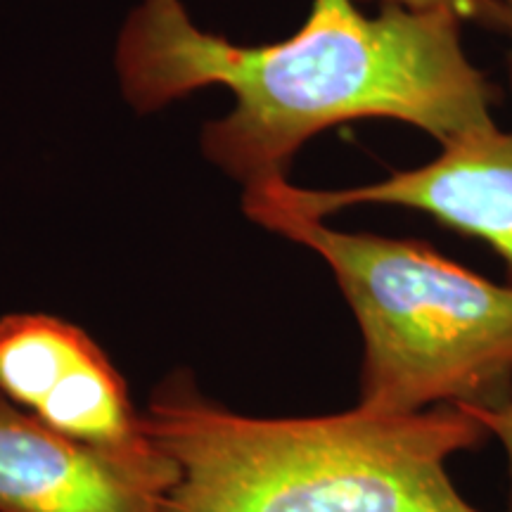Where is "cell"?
<instances>
[{
  "label": "cell",
  "instance_id": "1",
  "mask_svg": "<svg viewBox=\"0 0 512 512\" xmlns=\"http://www.w3.org/2000/svg\"><path fill=\"white\" fill-rule=\"evenodd\" d=\"M448 10L358 0H311L292 36L242 46L197 27L181 0H140L121 24L114 69L138 114L204 88L233 107L202 126L207 162L242 192L285 181L297 152L330 128L361 119L413 126L439 145L496 126V88Z\"/></svg>",
  "mask_w": 512,
  "mask_h": 512
},
{
  "label": "cell",
  "instance_id": "2",
  "mask_svg": "<svg viewBox=\"0 0 512 512\" xmlns=\"http://www.w3.org/2000/svg\"><path fill=\"white\" fill-rule=\"evenodd\" d=\"M143 430L174 470L159 512H482L448 463L489 432L458 406L254 418L176 370L147 401Z\"/></svg>",
  "mask_w": 512,
  "mask_h": 512
},
{
  "label": "cell",
  "instance_id": "3",
  "mask_svg": "<svg viewBox=\"0 0 512 512\" xmlns=\"http://www.w3.org/2000/svg\"><path fill=\"white\" fill-rule=\"evenodd\" d=\"M242 211L330 268L363 339L361 411H496L512 401L510 283L470 271L430 242L347 233L259 200H242Z\"/></svg>",
  "mask_w": 512,
  "mask_h": 512
},
{
  "label": "cell",
  "instance_id": "4",
  "mask_svg": "<svg viewBox=\"0 0 512 512\" xmlns=\"http://www.w3.org/2000/svg\"><path fill=\"white\" fill-rule=\"evenodd\" d=\"M0 394L62 437L171 482V463L147 439L126 380L79 325L50 313L0 318Z\"/></svg>",
  "mask_w": 512,
  "mask_h": 512
},
{
  "label": "cell",
  "instance_id": "5",
  "mask_svg": "<svg viewBox=\"0 0 512 512\" xmlns=\"http://www.w3.org/2000/svg\"><path fill=\"white\" fill-rule=\"evenodd\" d=\"M309 219L356 207H399L430 216L453 233L484 242L501 256L512 285V128L491 126L439 145L430 162L354 188H299L285 181L242 192Z\"/></svg>",
  "mask_w": 512,
  "mask_h": 512
},
{
  "label": "cell",
  "instance_id": "6",
  "mask_svg": "<svg viewBox=\"0 0 512 512\" xmlns=\"http://www.w3.org/2000/svg\"><path fill=\"white\" fill-rule=\"evenodd\" d=\"M166 486L62 437L0 394V512H159Z\"/></svg>",
  "mask_w": 512,
  "mask_h": 512
},
{
  "label": "cell",
  "instance_id": "7",
  "mask_svg": "<svg viewBox=\"0 0 512 512\" xmlns=\"http://www.w3.org/2000/svg\"><path fill=\"white\" fill-rule=\"evenodd\" d=\"M358 3H377V5H406L415 10H448L463 19L465 24L496 31L501 27L496 0H358Z\"/></svg>",
  "mask_w": 512,
  "mask_h": 512
},
{
  "label": "cell",
  "instance_id": "8",
  "mask_svg": "<svg viewBox=\"0 0 512 512\" xmlns=\"http://www.w3.org/2000/svg\"><path fill=\"white\" fill-rule=\"evenodd\" d=\"M489 432V439H496L505 456V479H508V494H505V512H512V401L496 411H470Z\"/></svg>",
  "mask_w": 512,
  "mask_h": 512
},
{
  "label": "cell",
  "instance_id": "9",
  "mask_svg": "<svg viewBox=\"0 0 512 512\" xmlns=\"http://www.w3.org/2000/svg\"><path fill=\"white\" fill-rule=\"evenodd\" d=\"M498 17H501V27L498 34L505 38V74L512 88V0H496Z\"/></svg>",
  "mask_w": 512,
  "mask_h": 512
}]
</instances>
